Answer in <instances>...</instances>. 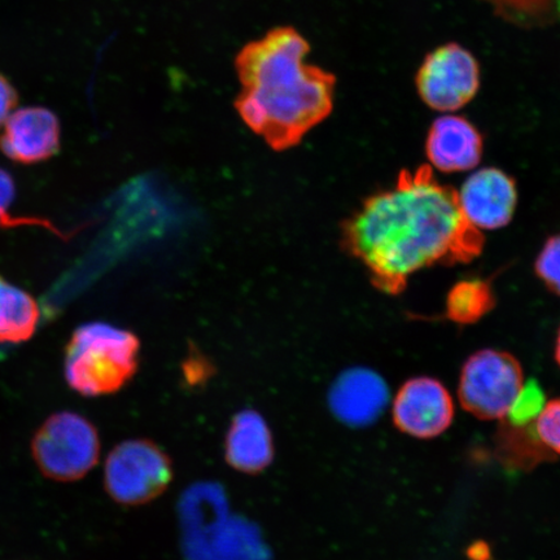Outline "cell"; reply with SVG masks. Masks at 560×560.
<instances>
[{"instance_id":"cell-13","label":"cell","mask_w":560,"mask_h":560,"mask_svg":"<svg viewBox=\"0 0 560 560\" xmlns=\"http://www.w3.org/2000/svg\"><path fill=\"white\" fill-rule=\"evenodd\" d=\"M275 440L265 418L255 410H243L231 420L225 439V459L231 468L258 475L275 460Z\"/></svg>"},{"instance_id":"cell-22","label":"cell","mask_w":560,"mask_h":560,"mask_svg":"<svg viewBox=\"0 0 560 560\" xmlns=\"http://www.w3.org/2000/svg\"><path fill=\"white\" fill-rule=\"evenodd\" d=\"M468 557L471 560H489L490 559V550L488 545L485 542H475L470 549L467 551Z\"/></svg>"},{"instance_id":"cell-21","label":"cell","mask_w":560,"mask_h":560,"mask_svg":"<svg viewBox=\"0 0 560 560\" xmlns=\"http://www.w3.org/2000/svg\"><path fill=\"white\" fill-rule=\"evenodd\" d=\"M18 104V93L11 83L0 75V126H3L7 118Z\"/></svg>"},{"instance_id":"cell-1","label":"cell","mask_w":560,"mask_h":560,"mask_svg":"<svg viewBox=\"0 0 560 560\" xmlns=\"http://www.w3.org/2000/svg\"><path fill=\"white\" fill-rule=\"evenodd\" d=\"M341 242L375 289L390 296L400 295L417 272L471 262L485 249V235L462 212L458 191L429 164L404 170L394 186L363 200L342 223Z\"/></svg>"},{"instance_id":"cell-9","label":"cell","mask_w":560,"mask_h":560,"mask_svg":"<svg viewBox=\"0 0 560 560\" xmlns=\"http://www.w3.org/2000/svg\"><path fill=\"white\" fill-rule=\"evenodd\" d=\"M517 200L520 195L515 179L499 167H482L474 172L458 191L462 212L481 233L509 226L514 219Z\"/></svg>"},{"instance_id":"cell-15","label":"cell","mask_w":560,"mask_h":560,"mask_svg":"<svg viewBox=\"0 0 560 560\" xmlns=\"http://www.w3.org/2000/svg\"><path fill=\"white\" fill-rule=\"evenodd\" d=\"M497 304L492 283L488 279L468 278L455 283L445 301L446 318L460 326L478 324Z\"/></svg>"},{"instance_id":"cell-16","label":"cell","mask_w":560,"mask_h":560,"mask_svg":"<svg viewBox=\"0 0 560 560\" xmlns=\"http://www.w3.org/2000/svg\"><path fill=\"white\" fill-rule=\"evenodd\" d=\"M497 438V450L509 466L529 470L544 460L556 457L537 436L535 423L528 425L502 424Z\"/></svg>"},{"instance_id":"cell-4","label":"cell","mask_w":560,"mask_h":560,"mask_svg":"<svg viewBox=\"0 0 560 560\" xmlns=\"http://www.w3.org/2000/svg\"><path fill=\"white\" fill-rule=\"evenodd\" d=\"M32 455L45 478L60 482L81 480L100 462V432L79 412H55L35 431Z\"/></svg>"},{"instance_id":"cell-7","label":"cell","mask_w":560,"mask_h":560,"mask_svg":"<svg viewBox=\"0 0 560 560\" xmlns=\"http://www.w3.org/2000/svg\"><path fill=\"white\" fill-rule=\"evenodd\" d=\"M420 100L433 110L453 114L474 101L480 89V66L457 44H447L425 56L418 69Z\"/></svg>"},{"instance_id":"cell-6","label":"cell","mask_w":560,"mask_h":560,"mask_svg":"<svg viewBox=\"0 0 560 560\" xmlns=\"http://www.w3.org/2000/svg\"><path fill=\"white\" fill-rule=\"evenodd\" d=\"M524 383L522 363L514 354L500 349H481L468 357L460 370L459 402L475 418L502 420Z\"/></svg>"},{"instance_id":"cell-14","label":"cell","mask_w":560,"mask_h":560,"mask_svg":"<svg viewBox=\"0 0 560 560\" xmlns=\"http://www.w3.org/2000/svg\"><path fill=\"white\" fill-rule=\"evenodd\" d=\"M38 324L39 307L35 300L0 276V342L27 341Z\"/></svg>"},{"instance_id":"cell-8","label":"cell","mask_w":560,"mask_h":560,"mask_svg":"<svg viewBox=\"0 0 560 560\" xmlns=\"http://www.w3.org/2000/svg\"><path fill=\"white\" fill-rule=\"evenodd\" d=\"M392 419L405 435L420 440L439 438L453 423V398L435 377H411L397 392Z\"/></svg>"},{"instance_id":"cell-23","label":"cell","mask_w":560,"mask_h":560,"mask_svg":"<svg viewBox=\"0 0 560 560\" xmlns=\"http://www.w3.org/2000/svg\"><path fill=\"white\" fill-rule=\"evenodd\" d=\"M555 357L558 365L560 366V327L556 339Z\"/></svg>"},{"instance_id":"cell-18","label":"cell","mask_w":560,"mask_h":560,"mask_svg":"<svg viewBox=\"0 0 560 560\" xmlns=\"http://www.w3.org/2000/svg\"><path fill=\"white\" fill-rule=\"evenodd\" d=\"M535 272L546 289L560 299V233L545 242L535 261Z\"/></svg>"},{"instance_id":"cell-20","label":"cell","mask_w":560,"mask_h":560,"mask_svg":"<svg viewBox=\"0 0 560 560\" xmlns=\"http://www.w3.org/2000/svg\"><path fill=\"white\" fill-rule=\"evenodd\" d=\"M537 436L556 455H560V397L544 406L535 422Z\"/></svg>"},{"instance_id":"cell-11","label":"cell","mask_w":560,"mask_h":560,"mask_svg":"<svg viewBox=\"0 0 560 560\" xmlns=\"http://www.w3.org/2000/svg\"><path fill=\"white\" fill-rule=\"evenodd\" d=\"M485 153L481 132L467 118L444 115L432 122L425 139V156L432 170L462 173L479 166Z\"/></svg>"},{"instance_id":"cell-2","label":"cell","mask_w":560,"mask_h":560,"mask_svg":"<svg viewBox=\"0 0 560 560\" xmlns=\"http://www.w3.org/2000/svg\"><path fill=\"white\" fill-rule=\"evenodd\" d=\"M311 46L295 27L278 26L236 55L242 83L235 107L271 149L295 147L334 109L336 77L306 65Z\"/></svg>"},{"instance_id":"cell-12","label":"cell","mask_w":560,"mask_h":560,"mask_svg":"<svg viewBox=\"0 0 560 560\" xmlns=\"http://www.w3.org/2000/svg\"><path fill=\"white\" fill-rule=\"evenodd\" d=\"M389 401V388L375 371L355 368L341 374L332 385L328 402L334 416L350 427L373 424Z\"/></svg>"},{"instance_id":"cell-3","label":"cell","mask_w":560,"mask_h":560,"mask_svg":"<svg viewBox=\"0 0 560 560\" xmlns=\"http://www.w3.org/2000/svg\"><path fill=\"white\" fill-rule=\"evenodd\" d=\"M140 342L124 328L93 322L77 328L66 348V381L77 394H117L139 366Z\"/></svg>"},{"instance_id":"cell-17","label":"cell","mask_w":560,"mask_h":560,"mask_svg":"<svg viewBox=\"0 0 560 560\" xmlns=\"http://www.w3.org/2000/svg\"><path fill=\"white\" fill-rule=\"evenodd\" d=\"M545 394L541 385L536 382L524 383L520 395L515 398L505 419L513 425H528L536 422L544 409Z\"/></svg>"},{"instance_id":"cell-10","label":"cell","mask_w":560,"mask_h":560,"mask_svg":"<svg viewBox=\"0 0 560 560\" xmlns=\"http://www.w3.org/2000/svg\"><path fill=\"white\" fill-rule=\"evenodd\" d=\"M60 122L51 110L30 107L13 112L0 135V151L16 163H44L59 152Z\"/></svg>"},{"instance_id":"cell-19","label":"cell","mask_w":560,"mask_h":560,"mask_svg":"<svg viewBox=\"0 0 560 560\" xmlns=\"http://www.w3.org/2000/svg\"><path fill=\"white\" fill-rule=\"evenodd\" d=\"M16 186L13 182L12 175L4 170H0V228H20V226H42L55 234H59L58 230H55L50 222L30 219V217H13L9 213V209L15 200Z\"/></svg>"},{"instance_id":"cell-5","label":"cell","mask_w":560,"mask_h":560,"mask_svg":"<svg viewBox=\"0 0 560 560\" xmlns=\"http://www.w3.org/2000/svg\"><path fill=\"white\" fill-rule=\"evenodd\" d=\"M173 478L170 455L151 440L122 441L105 460V492L122 506H142L155 501L170 488Z\"/></svg>"}]
</instances>
